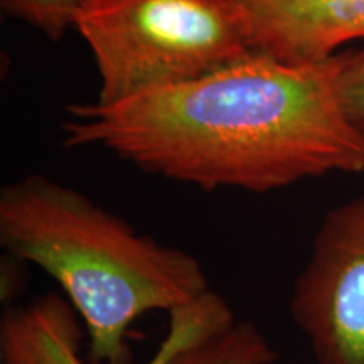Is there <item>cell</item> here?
<instances>
[{
	"mask_svg": "<svg viewBox=\"0 0 364 364\" xmlns=\"http://www.w3.org/2000/svg\"><path fill=\"white\" fill-rule=\"evenodd\" d=\"M338 59V95L349 120L364 132V46Z\"/></svg>",
	"mask_w": 364,
	"mask_h": 364,
	"instance_id": "cell-9",
	"label": "cell"
},
{
	"mask_svg": "<svg viewBox=\"0 0 364 364\" xmlns=\"http://www.w3.org/2000/svg\"><path fill=\"white\" fill-rule=\"evenodd\" d=\"M68 149H103L139 171L203 191L265 194L364 172V132L338 95V59L265 53L112 105H70Z\"/></svg>",
	"mask_w": 364,
	"mask_h": 364,
	"instance_id": "cell-1",
	"label": "cell"
},
{
	"mask_svg": "<svg viewBox=\"0 0 364 364\" xmlns=\"http://www.w3.org/2000/svg\"><path fill=\"white\" fill-rule=\"evenodd\" d=\"M289 312L316 364H364V196L322 220Z\"/></svg>",
	"mask_w": 364,
	"mask_h": 364,
	"instance_id": "cell-4",
	"label": "cell"
},
{
	"mask_svg": "<svg viewBox=\"0 0 364 364\" xmlns=\"http://www.w3.org/2000/svg\"><path fill=\"white\" fill-rule=\"evenodd\" d=\"M279 351L252 321H236L226 331L177 354L169 364H275Z\"/></svg>",
	"mask_w": 364,
	"mask_h": 364,
	"instance_id": "cell-7",
	"label": "cell"
},
{
	"mask_svg": "<svg viewBox=\"0 0 364 364\" xmlns=\"http://www.w3.org/2000/svg\"><path fill=\"white\" fill-rule=\"evenodd\" d=\"M85 0H0L7 16L26 22L51 41L63 39L75 27L76 14Z\"/></svg>",
	"mask_w": 364,
	"mask_h": 364,
	"instance_id": "cell-8",
	"label": "cell"
},
{
	"mask_svg": "<svg viewBox=\"0 0 364 364\" xmlns=\"http://www.w3.org/2000/svg\"><path fill=\"white\" fill-rule=\"evenodd\" d=\"M73 29L95 58L100 105L188 83L257 53L231 0H85Z\"/></svg>",
	"mask_w": 364,
	"mask_h": 364,
	"instance_id": "cell-3",
	"label": "cell"
},
{
	"mask_svg": "<svg viewBox=\"0 0 364 364\" xmlns=\"http://www.w3.org/2000/svg\"><path fill=\"white\" fill-rule=\"evenodd\" d=\"M238 321L228 300L211 290L169 314L164 339L145 364H169L177 354ZM86 332L66 297L39 295L11 306L0 321V364H91L81 354Z\"/></svg>",
	"mask_w": 364,
	"mask_h": 364,
	"instance_id": "cell-5",
	"label": "cell"
},
{
	"mask_svg": "<svg viewBox=\"0 0 364 364\" xmlns=\"http://www.w3.org/2000/svg\"><path fill=\"white\" fill-rule=\"evenodd\" d=\"M257 53L289 63L334 56L364 39V0H231Z\"/></svg>",
	"mask_w": 364,
	"mask_h": 364,
	"instance_id": "cell-6",
	"label": "cell"
},
{
	"mask_svg": "<svg viewBox=\"0 0 364 364\" xmlns=\"http://www.w3.org/2000/svg\"><path fill=\"white\" fill-rule=\"evenodd\" d=\"M0 247L58 282L83 322L91 364H132L130 339L140 318L169 316L213 290L193 253L140 233L41 174L0 191Z\"/></svg>",
	"mask_w": 364,
	"mask_h": 364,
	"instance_id": "cell-2",
	"label": "cell"
}]
</instances>
